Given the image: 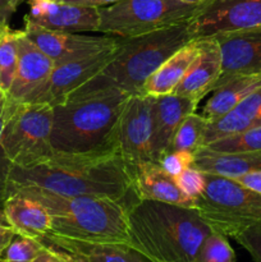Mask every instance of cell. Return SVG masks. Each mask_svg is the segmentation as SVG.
Listing matches in <instances>:
<instances>
[{
	"instance_id": "6da1fadb",
	"label": "cell",
	"mask_w": 261,
	"mask_h": 262,
	"mask_svg": "<svg viewBox=\"0 0 261 262\" xmlns=\"http://www.w3.org/2000/svg\"><path fill=\"white\" fill-rule=\"evenodd\" d=\"M9 186L36 187L64 196L105 197L122 202L130 193L127 165L119 152H55L30 168L13 165Z\"/></svg>"
},
{
	"instance_id": "7a4b0ae2",
	"label": "cell",
	"mask_w": 261,
	"mask_h": 262,
	"mask_svg": "<svg viewBox=\"0 0 261 262\" xmlns=\"http://www.w3.org/2000/svg\"><path fill=\"white\" fill-rule=\"evenodd\" d=\"M129 96L115 87L76 91L53 106L54 151L76 155L119 152L118 125Z\"/></svg>"
},
{
	"instance_id": "3957f363",
	"label": "cell",
	"mask_w": 261,
	"mask_h": 262,
	"mask_svg": "<svg viewBox=\"0 0 261 262\" xmlns=\"http://www.w3.org/2000/svg\"><path fill=\"white\" fill-rule=\"evenodd\" d=\"M129 245L153 262H197L211 228L191 207L136 200L127 205Z\"/></svg>"
},
{
	"instance_id": "277c9868",
	"label": "cell",
	"mask_w": 261,
	"mask_h": 262,
	"mask_svg": "<svg viewBox=\"0 0 261 262\" xmlns=\"http://www.w3.org/2000/svg\"><path fill=\"white\" fill-rule=\"evenodd\" d=\"M22 189L40 202L51 217L49 234L86 242L129 243L127 205L117 200L91 196H64L36 187Z\"/></svg>"
},
{
	"instance_id": "5b68a950",
	"label": "cell",
	"mask_w": 261,
	"mask_h": 262,
	"mask_svg": "<svg viewBox=\"0 0 261 262\" xmlns=\"http://www.w3.org/2000/svg\"><path fill=\"white\" fill-rule=\"evenodd\" d=\"M117 55L101 73L77 91L115 87L129 95L142 94L146 81L174 53L193 40L187 22L136 37L118 38Z\"/></svg>"
},
{
	"instance_id": "8992f818",
	"label": "cell",
	"mask_w": 261,
	"mask_h": 262,
	"mask_svg": "<svg viewBox=\"0 0 261 262\" xmlns=\"http://www.w3.org/2000/svg\"><path fill=\"white\" fill-rule=\"evenodd\" d=\"M53 119L51 105L5 100L0 141L13 165L30 168L55 154L50 140Z\"/></svg>"
},
{
	"instance_id": "52a82bcc",
	"label": "cell",
	"mask_w": 261,
	"mask_h": 262,
	"mask_svg": "<svg viewBox=\"0 0 261 262\" xmlns=\"http://www.w3.org/2000/svg\"><path fill=\"white\" fill-rule=\"evenodd\" d=\"M196 210L212 230L234 238L242 230L261 224V194L235 179L205 173Z\"/></svg>"
},
{
	"instance_id": "ba28073f",
	"label": "cell",
	"mask_w": 261,
	"mask_h": 262,
	"mask_svg": "<svg viewBox=\"0 0 261 262\" xmlns=\"http://www.w3.org/2000/svg\"><path fill=\"white\" fill-rule=\"evenodd\" d=\"M196 7L182 0H119L99 7V32L117 38L146 35L187 22Z\"/></svg>"
},
{
	"instance_id": "9c48e42d",
	"label": "cell",
	"mask_w": 261,
	"mask_h": 262,
	"mask_svg": "<svg viewBox=\"0 0 261 262\" xmlns=\"http://www.w3.org/2000/svg\"><path fill=\"white\" fill-rule=\"evenodd\" d=\"M261 25V0H202L187 20L192 38Z\"/></svg>"
},
{
	"instance_id": "30bf717a",
	"label": "cell",
	"mask_w": 261,
	"mask_h": 262,
	"mask_svg": "<svg viewBox=\"0 0 261 262\" xmlns=\"http://www.w3.org/2000/svg\"><path fill=\"white\" fill-rule=\"evenodd\" d=\"M154 96L130 95L118 125V150L125 164L155 161L154 158Z\"/></svg>"
},
{
	"instance_id": "8fae6325",
	"label": "cell",
	"mask_w": 261,
	"mask_h": 262,
	"mask_svg": "<svg viewBox=\"0 0 261 262\" xmlns=\"http://www.w3.org/2000/svg\"><path fill=\"white\" fill-rule=\"evenodd\" d=\"M118 46L119 40L114 46L99 53L54 67L48 82L31 102H44L51 106L63 102L69 95L83 87L104 71L105 67L117 55Z\"/></svg>"
},
{
	"instance_id": "7c38bea8",
	"label": "cell",
	"mask_w": 261,
	"mask_h": 262,
	"mask_svg": "<svg viewBox=\"0 0 261 262\" xmlns=\"http://www.w3.org/2000/svg\"><path fill=\"white\" fill-rule=\"evenodd\" d=\"M25 23L56 32H99V8L54 0H28Z\"/></svg>"
},
{
	"instance_id": "4fadbf2b",
	"label": "cell",
	"mask_w": 261,
	"mask_h": 262,
	"mask_svg": "<svg viewBox=\"0 0 261 262\" xmlns=\"http://www.w3.org/2000/svg\"><path fill=\"white\" fill-rule=\"evenodd\" d=\"M23 32L54 61V67L96 54L118 42V38L113 36L104 35L97 37L79 33L56 32L27 23H25Z\"/></svg>"
},
{
	"instance_id": "5bb4252c",
	"label": "cell",
	"mask_w": 261,
	"mask_h": 262,
	"mask_svg": "<svg viewBox=\"0 0 261 262\" xmlns=\"http://www.w3.org/2000/svg\"><path fill=\"white\" fill-rule=\"evenodd\" d=\"M214 36L219 42L223 61L214 91L232 77L261 71V25Z\"/></svg>"
},
{
	"instance_id": "9a60e30c",
	"label": "cell",
	"mask_w": 261,
	"mask_h": 262,
	"mask_svg": "<svg viewBox=\"0 0 261 262\" xmlns=\"http://www.w3.org/2000/svg\"><path fill=\"white\" fill-rule=\"evenodd\" d=\"M129 178L130 193L136 200L164 202L196 209V202L187 197L177 184L176 178L166 173L156 161L125 164Z\"/></svg>"
},
{
	"instance_id": "2e32d148",
	"label": "cell",
	"mask_w": 261,
	"mask_h": 262,
	"mask_svg": "<svg viewBox=\"0 0 261 262\" xmlns=\"http://www.w3.org/2000/svg\"><path fill=\"white\" fill-rule=\"evenodd\" d=\"M54 61L41 51L23 30L18 35V66L7 99L17 102H31L48 82Z\"/></svg>"
},
{
	"instance_id": "e0dca14e",
	"label": "cell",
	"mask_w": 261,
	"mask_h": 262,
	"mask_svg": "<svg viewBox=\"0 0 261 262\" xmlns=\"http://www.w3.org/2000/svg\"><path fill=\"white\" fill-rule=\"evenodd\" d=\"M200 54L173 94L193 100L199 104L214 91L223 68L222 51L215 36L199 38Z\"/></svg>"
},
{
	"instance_id": "ac0fdd59",
	"label": "cell",
	"mask_w": 261,
	"mask_h": 262,
	"mask_svg": "<svg viewBox=\"0 0 261 262\" xmlns=\"http://www.w3.org/2000/svg\"><path fill=\"white\" fill-rule=\"evenodd\" d=\"M197 102L177 94L154 96V158L158 163L168 151L177 129L189 114L196 112Z\"/></svg>"
},
{
	"instance_id": "d6986e66",
	"label": "cell",
	"mask_w": 261,
	"mask_h": 262,
	"mask_svg": "<svg viewBox=\"0 0 261 262\" xmlns=\"http://www.w3.org/2000/svg\"><path fill=\"white\" fill-rule=\"evenodd\" d=\"M3 209L10 227L18 234L41 241L50 232L51 217L48 210L22 189H8Z\"/></svg>"
},
{
	"instance_id": "ffe728a7",
	"label": "cell",
	"mask_w": 261,
	"mask_h": 262,
	"mask_svg": "<svg viewBox=\"0 0 261 262\" xmlns=\"http://www.w3.org/2000/svg\"><path fill=\"white\" fill-rule=\"evenodd\" d=\"M41 242L71 253L81 262H153L129 243L86 242L53 234L45 235Z\"/></svg>"
},
{
	"instance_id": "44dd1931",
	"label": "cell",
	"mask_w": 261,
	"mask_h": 262,
	"mask_svg": "<svg viewBox=\"0 0 261 262\" xmlns=\"http://www.w3.org/2000/svg\"><path fill=\"white\" fill-rule=\"evenodd\" d=\"M192 166L207 174L237 179L251 171L261 170V151L219 152L204 146L194 154Z\"/></svg>"
},
{
	"instance_id": "7402d4cb",
	"label": "cell",
	"mask_w": 261,
	"mask_h": 262,
	"mask_svg": "<svg viewBox=\"0 0 261 262\" xmlns=\"http://www.w3.org/2000/svg\"><path fill=\"white\" fill-rule=\"evenodd\" d=\"M199 54V38H193L161 64L160 68L146 81L142 94L150 95V96L173 94L174 90L189 71L193 61L197 59Z\"/></svg>"
},
{
	"instance_id": "603a6c76",
	"label": "cell",
	"mask_w": 261,
	"mask_h": 262,
	"mask_svg": "<svg viewBox=\"0 0 261 262\" xmlns=\"http://www.w3.org/2000/svg\"><path fill=\"white\" fill-rule=\"evenodd\" d=\"M261 89V71L238 74L212 91V96L205 104L202 115L209 122L223 117L242 100Z\"/></svg>"
},
{
	"instance_id": "cb8c5ba5",
	"label": "cell",
	"mask_w": 261,
	"mask_h": 262,
	"mask_svg": "<svg viewBox=\"0 0 261 262\" xmlns=\"http://www.w3.org/2000/svg\"><path fill=\"white\" fill-rule=\"evenodd\" d=\"M255 127H261V89L242 100L229 113L209 122L205 133V146Z\"/></svg>"
},
{
	"instance_id": "d4e9b609",
	"label": "cell",
	"mask_w": 261,
	"mask_h": 262,
	"mask_svg": "<svg viewBox=\"0 0 261 262\" xmlns=\"http://www.w3.org/2000/svg\"><path fill=\"white\" fill-rule=\"evenodd\" d=\"M207 124L209 120L202 114L196 112L189 114L177 129L166 152H189L194 155L205 146Z\"/></svg>"
},
{
	"instance_id": "484cf974",
	"label": "cell",
	"mask_w": 261,
	"mask_h": 262,
	"mask_svg": "<svg viewBox=\"0 0 261 262\" xmlns=\"http://www.w3.org/2000/svg\"><path fill=\"white\" fill-rule=\"evenodd\" d=\"M18 35L19 30L5 26L0 33V89L8 94L18 66Z\"/></svg>"
},
{
	"instance_id": "4316f807",
	"label": "cell",
	"mask_w": 261,
	"mask_h": 262,
	"mask_svg": "<svg viewBox=\"0 0 261 262\" xmlns=\"http://www.w3.org/2000/svg\"><path fill=\"white\" fill-rule=\"evenodd\" d=\"M205 147L219 152L261 151V127L250 128L209 143Z\"/></svg>"
},
{
	"instance_id": "83f0119b",
	"label": "cell",
	"mask_w": 261,
	"mask_h": 262,
	"mask_svg": "<svg viewBox=\"0 0 261 262\" xmlns=\"http://www.w3.org/2000/svg\"><path fill=\"white\" fill-rule=\"evenodd\" d=\"M44 248V243L35 238L14 232L10 242L0 255V262H32Z\"/></svg>"
},
{
	"instance_id": "f1b7e54d",
	"label": "cell",
	"mask_w": 261,
	"mask_h": 262,
	"mask_svg": "<svg viewBox=\"0 0 261 262\" xmlns=\"http://www.w3.org/2000/svg\"><path fill=\"white\" fill-rule=\"evenodd\" d=\"M197 262H235V253L227 235L212 230L200 248Z\"/></svg>"
},
{
	"instance_id": "f546056e",
	"label": "cell",
	"mask_w": 261,
	"mask_h": 262,
	"mask_svg": "<svg viewBox=\"0 0 261 262\" xmlns=\"http://www.w3.org/2000/svg\"><path fill=\"white\" fill-rule=\"evenodd\" d=\"M176 182L184 194L196 202L205 187V173L194 166H189L176 177Z\"/></svg>"
},
{
	"instance_id": "4dcf8cb0",
	"label": "cell",
	"mask_w": 261,
	"mask_h": 262,
	"mask_svg": "<svg viewBox=\"0 0 261 262\" xmlns=\"http://www.w3.org/2000/svg\"><path fill=\"white\" fill-rule=\"evenodd\" d=\"M193 158V154L189 152H166L161 156L158 163L166 173L176 178L182 171L192 166Z\"/></svg>"
},
{
	"instance_id": "1f68e13d",
	"label": "cell",
	"mask_w": 261,
	"mask_h": 262,
	"mask_svg": "<svg viewBox=\"0 0 261 262\" xmlns=\"http://www.w3.org/2000/svg\"><path fill=\"white\" fill-rule=\"evenodd\" d=\"M234 239L247 251L255 262H261V224L242 230Z\"/></svg>"
},
{
	"instance_id": "d6a6232c",
	"label": "cell",
	"mask_w": 261,
	"mask_h": 262,
	"mask_svg": "<svg viewBox=\"0 0 261 262\" xmlns=\"http://www.w3.org/2000/svg\"><path fill=\"white\" fill-rule=\"evenodd\" d=\"M3 105L0 106V130H2V123H3ZM12 168H13V164L10 163L8 156L5 155V151L2 146V141H0V206H3L5 197H7Z\"/></svg>"
},
{
	"instance_id": "836d02e7",
	"label": "cell",
	"mask_w": 261,
	"mask_h": 262,
	"mask_svg": "<svg viewBox=\"0 0 261 262\" xmlns=\"http://www.w3.org/2000/svg\"><path fill=\"white\" fill-rule=\"evenodd\" d=\"M32 262H81L71 253L44 243V248Z\"/></svg>"
},
{
	"instance_id": "e575fe53",
	"label": "cell",
	"mask_w": 261,
	"mask_h": 262,
	"mask_svg": "<svg viewBox=\"0 0 261 262\" xmlns=\"http://www.w3.org/2000/svg\"><path fill=\"white\" fill-rule=\"evenodd\" d=\"M22 2L23 0H0V27L8 26L10 17Z\"/></svg>"
},
{
	"instance_id": "d590c367",
	"label": "cell",
	"mask_w": 261,
	"mask_h": 262,
	"mask_svg": "<svg viewBox=\"0 0 261 262\" xmlns=\"http://www.w3.org/2000/svg\"><path fill=\"white\" fill-rule=\"evenodd\" d=\"M235 181L240 182L242 186L247 187L251 191L261 194V170L251 171V173H247L245 174V176L240 177V178H237Z\"/></svg>"
},
{
	"instance_id": "8d00e7d4",
	"label": "cell",
	"mask_w": 261,
	"mask_h": 262,
	"mask_svg": "<svg viewBox=\"0 0 261 262\" xmlns=\"http://www.w3.org/2000/svg\"><path fill=\"white\" fill-rule=\"evenodd\" d=\"M119 0H66L63 3H72V4H81V5H91V7H104V5L113 4Z\"/></svg>"
},
{
	"instance_id": "74e56055",
	"label": "cell",
	"mask_w": 261,
	"mask_h": 262,
	"mask_svg": "<svg viewBox=\"0 0 261 262\" xmlns=\"http://www.w3.org/2000/svg\"><path fill=\"white\" fill-rule=\"evenodd\" d=\"M13 235H14V230L12 228H2L0 229V255L8 246V243L10 242Z\"/></svg>"
},
{
	"instance_id": "f35d334b",
	"label": "cell",
	"mask_w": 261,
	"mask_h": 262,
	"mask_svg": "<svg viewBox=\"0 0 261 262\" xmlns=\"http://www.w3.org/2000/svg\"><path fill=\"white\" fill-rule=\"evenodd\" d=\"M2 228H12V227H10L9 222H8L7 215H5L4 212V209H3V206H0V229H2Z\"/></svg>"
},
{
	"instance_id": "ab89813d",
	"label": "cell",
	"mask_w": 261,
	"mask_h": 262,
	"mask_svg": "<svg viewBox=\"0 0 261 262\" xmlns=\"http://www.w3.org/2000/svg\"><path fill=\"white\" fill-rule=\"evenodd\" d=\"M5 100H7V94H5V92L3 91L2 89H0V106H2V105L4 104Z\"/></svg>"
},
{
	"instance_id": "60d3db41",
	"label": "cell",
	"mask_w": 261,
	"mask_h": 262,
	"mask_svg": "<svg viewBox=\"0 0 261 262\" xmlns=\"http://www.w3.org/2000/svg\"><path fill=\"white\" fill-rule=\"evenodd\" d=\"M183 3H186V4H191V5H199L200 3L202 2V0H182Z\"/></svg>"
},
{
	"instance_id": "b9f144b4",
	"label": "cell",
	"mask_w": 261,
	"mask_h": 262,
	"mask_svg": "<svg viewBox=\"0 0 261 262\" xmlns=\"http://www.w3.org/2000/svg\"><path fill=\"white\" fill-rule=\"evenodd\" d=\"M54 2H66V0H54Z\"/></svg>"
},
{
	"instance_id": "7bdbcfd3",
	"label": "cell",
	"mask_w": 261,
	"mask_h": 262,
	"mask_svg": "<svg viewBox=\"0 0 261 262\" xmlns=\"http://www.w3.org/2000/svg\"><path fill=\"white\" fill-rule=\"evenodd\" d=\"M4 27H5V26H4ZM4 27H0V33H2V31H3V28H4Z\"/></svg>"
}]
</instances>
